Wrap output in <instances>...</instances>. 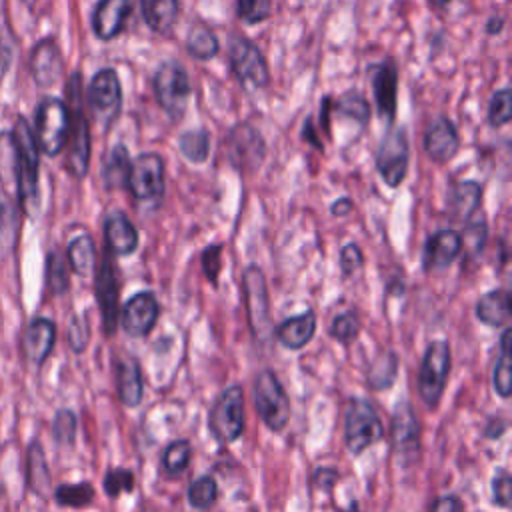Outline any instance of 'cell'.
Segmentation results:
<instances>
[{
	"label": "cell",
	"mask_w": 512,
	"mask_h": 512,
	"mask_svg": "<svg viewBox=\"0 0 512 512\" xmlns=\"http://www.w3.org/2000/svg\"><path fill=\"white\" fill-rule=\"evenodd\" d=\"M68 114H70V130H68V158L66 168L74 178H84L90 164V126L82 106V76L74 72L68 80Z\"/></svg>",
	"instance_id": "1"
},
{
	"label": "cell",
	"mask_w": 512,
	"mask_h": 512,
	"mask_svg": "<svg viewBox=\"0 0 512 512\" xmlns=\"http://www.w3.org/2000/svg\"><path fill=\"white\" fill-rule=\"evenodd\" d=\"M14 146L18 158V198L24 212L32 214V208L38 204V166H40V148L36 144L34 132L28 126L26 118L18 116L14 130Z\"/></svg>",
	"instance_id": "2"
},
{
	"label": "cell",
	"mask_w": 512,
	"mask_h": 512,
	"mask_svg": "<svg viewBox=\"0 0 512 512\" xmlns=\"http://www.w3.org/2000/svg\"><path fill=\"white\" fill-rule=\"evenodd\" d=\"M70 130V114L60 98H44L36 108L34 138L46 156H56L64 150Z\"/></svg>",
	"instance_id": "3"
},
{
	"label": "cell",
	"mask_w": 512,
	"mask_h": 512,
	"mask_svg": "<svg viewBox=\"0 0 512 512\" xmlns=\"http://www.w3.org/2000/svg\"><path fill=\"white\" fill-rule=\"evenodd\" d=\"M242 292H244V304H246L252 334L260 344H264L272 336V318H270V298H268L266 278L256 264H250L244 268Z\"/></svg>",
	"instance_id": "4"
},
{
	"label": "cell",
	"mask_w": 512,
	"mask_h": 512,
	"mask_svg": "<svg viewBox=\"0 0 512 512\" xmlns=\"http://www.w3.org/2000/svg\"><path fill=\"white\" fill-rule=\"evenodd\" d=\"M382 436H384V428L374 406L364 398H352L346 408V422H344L346 448L352 452V456L362 454L366 448L382 440Z\"/></svg>",
	"instance_id": "5"
},
{
	"label": "cell",
	"mask_w": 512,
	"mask_h": 512,
	"mask_svg": "<svg viewBox=\"0 0 512 512\" xmlns=\"http://www.w3.org/2000/svg\"><path fill=\"white\" fill-rule=\"evenodd\" d=\"M254 406L262 422L272 430L280 432L286 428L290 418L288 396L272 370H262L254 380Z\"/></svg>",
	"instance_id": "6"
},
{
	"label": "cell",
	"mask_w": 512,
	"mask_h": 512,
	"mask_svg": "<svg viewBox=\"0 0 512 512\" xmlns=\"http://www.w3.org/2000/svg\"><path fill=\"white\" fill-rule=\"evenodd\" d=\"M450 372V346L446 340H436L426 348L418 372V392L428 408H436L446 388Z\"/></svg>",
	"instance_id": "7"
},
{
	"label": "cell",
	"mask_w": 512,
	"mask_h": 512,
	"mask_svg": "<svg viewBox=\"0 0 512 512\" xmlns=\"http://www.w3.org/2000/svg\"><path fill=\"white\" fill-rule=\"evenodd\" d=\"M154 92L160 108L172 120H178L184 114L190 96L186 68L178 62H164L154 74Z\"/></svg>",
	"instance_id": "8"
},
{
	"label": "cell",
	"mask_w": 512,
	"mask_h": 512,
	"mask_svg": "<svg viewBox=\"0 0 512 512\" xmlns=\"http://www.w3.org/2000/svg\"><path fill=\"white\" fill-rule=\"evenodd\" d=\"M210 432L220 442H234L244 430V392L242 386L226 388L208 416Z\"/></svg>",
	"instance_id": "9"
},
{
	"label": "cell",
	"mask_w": 512,
	"mask_h": 512,
	"mask_svg": "<svg viewBox=\"0 0 512 512\" xmlns=\"http://www.w3.org/2000/svg\"><path fill=\"white\" fill-rule=\"evenodd\" d=\"M88 104L102 126H110L116 120L122 106V86L116 70L102 68L92 76L88 86Z\"/></svg>",
	"instance_id": "10"
},
{
	"label": "cell",
	"mask_w": 512,
	"mask_h": 512,
	"mask_svg": "<svg viewBox=\"0 0 512 512\" xmlns=\"http://www.w3.org/2000/svg\"><path fill=\"white\" fill-rule=\"evenodd\" d=\"M230 66L236 78L248 88H264L270 80L266 60L258 46L248 38L236 36L230 42Z\"/></svg>",
	"instance_id": "11"
},
{
	"label": "cell",
	"mask_w": 512,
	"mask_h": 512,
	"mask_svg": "<svg viewBox=\"0 0 512 512\" xmlns=\"http://www.w3.org/2000/svg\"><path fill=\"white\" fill-rule=\"evenodd\" d=\"M126 188L136 200H158L164 192V160L154 152L140 154L130 162Z\"/></svg>",
	"instance_id": "12"
},
{
	"label": "cell",
	"mask_w": 512,
	"mask_h": 512,
	"mask_svg": "<svg viewBox=\"0 0 512 512\" xmlns=\"http://www.w3.org/2000/svg\"><path fill=\"white\" fill-rule=\"evenodd\" d=\"M376 168L390 188H398L408 172V138L404 128H392L376 152Z\"/></svg>",
	"instance_id": "13"
},
{
	"label": "cell",
	"mask_w": 512,
	"mask_h": 512,
	"mask_svg": "<svg viewBox=\"0 0 512 512\" xmlns=\"http://www.w3.org/2000/svg\"><path fill=\"white\" fill-rule=\"evenodd\" d=\"M392 448L402 466H410L420 454L418 420L406 400L398 402L392 416Z\"/></svg>",
	"instance_id": "14"
},
{
	"label": "cell",
	"mask_w": 512,
	"mask_h": 512,
	"mask_svg": "<svg viewBox=\"0 0 512 512\" xmlns=\"http://www.w3.org/2000/svg\"><path fill=\"white\" fill-rule=\"evenodd\" d=\"M158 316H160V306L156 296L152 292H138L124 304L120 320L128 336L142 338L150 334V330L158 322Z\"/></svg>",
	"instance_id": "15"
},
{
	"label": "cell",
	"mask_w": 512,
	"mask_h": 512,
	"mask_svg": "<svg viewBox=\"0 0 512 512\" xmlns=\"http://www.w3.org/2000/svg\"><path fill=\"white\" fill-rule=\"evenodd\" d=\"M96 296L102 312L104 330L106 334H112L116 330V318H118V282H116V272L108 254L104 256V262L96 272Z\"/></svg>",
	"instance_id": "16"
},
{
	"label": "cell",
	"mask_w": 512,
	"mask_h": 512,
	"mask_svg": "<svg viewBox=\"0 0 512 512\" xmlns=\"http://www.w3.org/2000/svg\"><path fill=\"white\" fill-rule=\"evenodd\" d=\"M460 148V138H458V132L452 124L450 118L446 116H438L426 130V136H424V150L426 154L442 164V162H448Z\"/></svg>",
	"instance_id": "17"
},
{
	"label": "cell",
	"mask_w": 512,
	"mask_h": 512,
	"mask_svg": "<svg viewBox=\"0 0 512 512\" xmlns=\"http://www.w3.org/2000/svg\"><path fill=\"white\" fill-rule=\"evenodd\" d=\"M30 72L38 86H52L62 74V56L58 44L52 38L40 40L30 54Z\"/></svg>",
	"instance_id": "18"
},
{
	"label": "cell",
	"mask_w": 512,
	"mask_h": 512,
	"mask_svg": "<svg viewBox=\"0 0 512 512\" xmlns=\"http://www.w3.org/2000/svg\"><path fill=\"white\" fill-rule=\"evenodd\" d=\"M228 150L232 162L238 166H258L264 156V140L260 132L248 124H238L228 136Z\"/></svg>",
	"instance_id": "19"
},
{
	"label": "cell",
	"mask_w": 512,
	"mask_h": 512,
	"mask_svg": "<svg viewBox=\"0 0 512 512\" xmlns=\"http://www.w3.org/2000/svg\"><path fill=\"white\" fill-rule=\"evenodd\" d=\"M130 14V0H100L92 12V30L100 40L116 38Z\"/></svg>",
	"instance_id": "20"
},
{
	"label": "cell",
	"mask_w": 512,
	"mask_h": 512,
	"mask_svg": "<svg viewBox=\"0 0 512 512\" xmlns=\"http://www.w3.org/2000/svg\"><path fill=\"white\" fill-rule=\"evenodd\" d=\"M462 252V236L454 230H438L424 244V268H446Z\"/></svg>",
	"instance_id": "21"
},
{
	"label": "cell",
	"mask_w": 512,
	"mask_h": 512,
	"mask_svg": "<svg viewBox=\"0 0 512 512\" xmlns=\"http://www.w3.org/2000/svg\"><path fill=\"white\" fill-rule=\"evenodd\" d=\"M104 238L108 252L128 256L138 248V230L124 212H112L104 220Z\"/></svg>",
	"instance_id": "22"
},
{
	"label": "cell",
	"mask_w": 512,
	"mask_h": 512,
	"mask_svg": "<svg viewBox=\"0 0 512 512\" xmlns=\"http://www.w3.org/2000/svg\"><path fill=\"white\" fill-rule=\"evenodd\" d=\"M54 340H56V326L52 320L48 318L32 320L22 338L24 356L34 364H42L46 356L52 352Z\"/></svg>",
	"instance_id": "23"
},
{
	"label": "cell",
	"mask_w": 512,
	"mask_h": 512,
	"mask_svg": "<svg viewBox=\"0 0 512 512\" xmlns=\"http://www.w3.org/2000/svg\"><path fill=\"white\" fill-rule=\"evenodd\" d=\"M374 100L380 116L392 120L396 112V92H398V70L392 62H382L372 72Z\"/></svg>",
	"instance_id": "24"
},
{
	"label": "cell",
	"mask_w": 512,
	"mask_h": 512,
	"mask_svg": "<svg viewBox=\"0 0 512 512\" xmlns=\"http://www.w3.org/2000/svg\"><path fill=\"white\" fill-rule=\"evenodd\" d=\"M116 386L118 398L124 406L136 408L144 396V384L140 366L134 358H122L116 362Z\"/></svg>",
	"instance_id": "25"
},
{
	"label": "cell",
	"mask_w": 512,
	"mask_h": 512,
	"mask_svg": "<svg viewBox=\"0 0 512 512\" xmlns=\"http://www.w3.org/2000/svg\"><path fill=\"white\" fill-rule=\"evenodd\" d=\"M314 332H316V314L312 310H306L304 314L284 320L278 326L276 336L282 342V346H286L288 350H300L312 340Z\"/></svg>",
	"instance_id": "26"
},
{
	"label": "cell",
	"mask_w": 512,
	"mask_h": 512,
	"mask_svg": "<svg viewBox=\"0 0 512 512\" xmlns=\"http://www.w3.org/2000/svg\"><path fill=\"white\" fill-rule=\"evenodd\" d=\"M476 318L490 326L502 328L510 322V296L506 290H490L476 304Z\"/></svg>",
	"instance_id": "27"
},
{
	"label": "cell",
	"mask_w": 512,
	"mask_h": 512,
	"mask_svg": "<svg viewBox=\"0 0 512 512\" xmlns=\"http://www.w3.org/2000/svg\"><path fill=\"white\" fill-rule=\"evenodd\" d=\"M68 266L72 268L74 274L88 278L94 274L96 270V246L90 234H80L76 238L70 240L68 250Z\"/></svg>",
	"instance_id": "28"
},
{
	"label": "cell",
	"mask_w": 512,
	"mask_h": 512,
	"mask_svg": "<svg viewBox=\"0 0 512 512\" xmlns=\"http://www.w3.org/2000/svg\"><path fill=\"white\" fill-rule=\"evenodd\" d=\"M142 16L152 32L166 34L178 18V0H140Z\"/></svg>",
	"instance_id": "29"
},
{
	"label": "cell",
	"mask_w": 512,
	"mask_h": 512,
	"mask_svg": "<svg viewBox=\"0 0 512 512\" xmlns=\"http://www.w3.org/2000/svg\"><path fill=\"white\" fill-rule=\"evenodd\" d=\"M480 198H482V188L478 182H460L454 186L452 196H450V212L458 220H470L478 208H480Z\"/></svg>",
	"instance_id": "30"
},
{
	"label": "cell",
	"mask_w": 512,
	"mask_h": 512,
	"mask_svg": "<svg viewBox=\"0 0 512 512\" xmlns=\"http://www.w3.org/2000/svg\"><path fill=\"white\" fill-rule=\"evenodd\" d=\"M510 334L512 330L504 326L502 338H500V356L496 360L494 372H492V386L498 392V396L508 398L512 392V370H510Z\"/></svg>",
	"instance_id": "31"
},
{
	"label": "cell",
	"mask_w": 512,
	"mask_h": 512,
	"mask_svg": "<svg viewBox=\"0 0 512 512\" xmlns=\"http://www.w3.org/2000/svg\"><path fill=\"white\" fill-rule=\"evenodd\" d=\"M398 374V358L392 350H386L382 356H378L372 366L368 368V384L372 390H388Z\"/></svg>",
	"instance_id": "32"
},
{
	"label": "cell",
	"mask_w": 512,
	"mask_h": 512,
	"mask_svg": "<svg viewBox=\"0 0 512 512\" xmlns=\"http://www.w3.org/2000/svg\"><path fill=\"white\" fill-rule=\"evenodd\" d=\"M0 182L6 188L18 190V158L12 130L0 132Z\"/></svg>",
	"instance_id": "33"
},
{
	"label": "cell",
	"mask_w": 512,
	"mask_h": 512,
	"mask_svg": "<svg viewBox=\"0 0 512 512\" xmlns=\"http://www.w3.org/2000/svg\"><path fill=\"white\" fill-rule=\"evenodd\" d=\"M128 170H130V156L126 146L118 144L112 148L106 164H104V184L106 188H120L126 186L128 180Z\"/></svg>",
	"instance_id": "34"
},
{
	"label": "cell",
	"mask_w": 512,
	"mask_h": 512,
	"mask_svg": "<svg viewBox=\"0 0 512 512\" xmlns=\"http://www.w3.org/2000/svg\"><path fill=\"white\" fill-rule=\"evenodd\" d=\"M186 48H188L192 58H196V60H210V58H214L218 54L220 46H218L216 34L208 26L196 24L190 30V34H188Z\"/></svg>",
	"instance_id": "35"
},
{
	"label": "cell",
	"mask_w": 512,
	"mask_h": 512,
	"mask_svg": "<svg viewBox=\"0 0 512 512\" xmlns=\"http://www.w3.org/2000/svg\"><path fill=\"white\" fill-rule=\"evenodd\" d=\"M178 146H180V152L190 160V162H204L210 154V134L208 130L204 128H198V130H190V132H184L178 140Z\"/></svg>",
	"instance_id": "36"
},
{
	"label": "cell",
	"mask_w": 512,
	"mask_h": 512,
	"mask_svg": "<svg viewBox=\"0 0 512 512\" xmlns=\"http://www.w3.org/2000/svg\"><path fill=\"white\" fill-rule=\"evenodd\" d=\"M28 484L38 494H42L50 484L48 466H46V460H44L42 446L38 442H32L30 448H28Z\"/></svg>",
	"instance_id": "37"
},
{
	"label": "cell",
	"mask_w": 512,
	"mask_h": 512,
	"mask_svg": "<svg viewBox=\"0 0 512 512\" xmlns=\"http://www.w3.org/2000/svg\"><path fill=\"white\" fill-rule=\"evenodd\" d=\"M54 498L60 506L68 508H82L88 506L94 500V488L90 482H78V484H60L54 492Z\"/></svg>",
	"instance_id": "38"
},
{
	"label": "cell",
	"mask_w": 512,
	"mask_h": 512,
	"mask_svg": "<svg viewBox=\"0 0 512 512\" xmlns=\"http://www.w3.org/2000/svg\"><path fill=\"white\" fill-rule=\"evenodd\" d=\"M218 498V486L212 476L196 478L188 488V502L198 510L210 508Z\"/></svg>",
	"instance_id": "39"
},
{
	"label": "cell",
	"mask_w": 512,
	"mask_h": 512,
	"mask_svg": "<svg viewBox=\"0 0 512 512\" xmlns=\"http://www.w3.org/2000/svg\"><path fill=\"white\" fill-rule=\"evenodd\" d=\"M192 458V446L188 440H174L172 444H168V448L164 450L162 456V464L166 468V472L170 474H180L182 470L188 468Z\"/></svg>",
	"instance_id": "40"
},
{
	"label": "cell",
	"mask_w": 512,
	"mask_h": 512,
	"mask_svg": "<svg viewBox=\"0 0 512 512\" xmlns=\"http://www.w3.org/2000/svg\"><path fill=\"white\" fill-rule=\"evenodd\" d=\"M46 282L54 296H60L68 290V268L64 262V256L58 252H50L48 264H46Z\"/></svg>",
	"instance_id": "41"
},
{
	"label": "cell",
	"mask_w": 512,
	"mask_h": 512,
	"mask_svg": "<svg viewBox=\"0 0 512 512\" xmlns=\"http://www.w3.org/2000/svg\"><path fill=\"white\" fill-rule=\"evenodd\" d=\"M512 116V94L508 88L494 92L490 106H488V122L494 128H500L510 122Z\"/></svg>",
	"instance_id": "42"
},
{
	"label": "cell",
	"mask_w": 512,
	"mask_h": 512,
	"mask_svg": "<svg viewBox=\"0 0 512 512\" xmlns=\"http://www.w3.org/2000/svg\"><path fill=\"white\" fill-rule=\"evenodd\" d=\"M236 14L246 24L264 22L272 14V0H236Z\"/></svg>",
	"instance_id": "43"
},
{
	"label": "cell",
	"mask_w": 512,
	"mask_h": 512,
	"mask_svg": "<svg viewBox=\"0 0 512 512\" xmlns=\"http://www.w3.org/2000/svg\"><path fill=\"white\" fill-rule=\"evenodd\" d=\"M52 432H54V440L58 444H64V446L74 444V438H76V414L72 410H68V408L58 410L56 416H54Z\"/></svg>",
	"instance_id": "44"
},
{
	"label": "cell",
	"mask_w": 512,
	"mask_h": 512,
	"mask_svg": "<svg viewBox=\"0 0 512 512\" xmlns=\"http://www.w3.org/2000/svg\"><path fill=\"white\" fill-rule=\"evenodd\" d=\"M360 332V320L354 312H344V314H338L334 320H332V326H330V336L336 338L338 342L346 344L350 340H354Z\"/></svg>",
	"instance_id": "45"
},
{
	"label": "cell",
	"mask_w": 512,
	"mask_h": 512,
	"mask_svg": "<svg viewBox=\"0 0 512 512\" xmlns=\"http://www.w3.org/2000/svg\"><path fill=\"white\" fill-rule=\"evenodd\" d=\"M336 108L344 114V116H350L354 120H358L360 124H366L368 118H370V108H368V102L358 94V92H348L344 94Z\"/></svg>",
	"instance_id": "46"
},
{
	"label": "cell",
	"mask_w": 512,
	"mask_h": 512,
	"mask_svg": "<svg viewBox=\"0 0 512 512\" xmlns=\"http://www.w3.org/2000/svg\"><path fill=\"white\" fill-rule=\"evenodd\" d=\"M132 488H134V474L126 468H114L104 476V492L110 498H116L122 492H132Z\"/></svg>",
	"instance_id": "47"
},
{
	"label": "cell",
	"mask_w": 512,
	"mask_h": 512,
	"mask_svg": "<svg viewBox=\"0 0 512 512\" xmlns=\"http://www.w3.org/2000/svg\"><path fill=\"white\" fill-rule=\"evenodd\" d=\"M492 502L500 508H508L510 506V498H512V480L510 474L506 470H498V474L492 478Z\"/></svg>",
	"instance_id": "48"
},
{
	"label": "cell",
	"mask_w": 512,
	"mask_h": 512,
	"mask_svg": "<svg viewBox=\"0 0 512 512\" xmlns=\"http://www.w3.org/2000/svg\"><path fill=\"white\" fill-rule=\"evenodd\" d=\"M220 258H222V246H218V244H214L202 252V268H204L206 278L212 284H216V278L220 272Z\"/></svg>",
	"instance_id": "49"
},
{
	"label": "cell",
	"mask_w": 512,
	"mask_h": 512,
	"mask_svg": "<svg viewBox=\"0 0 512 512\" xmlns=\"http://www.w3.org/2000/svg\"><path fill=\"white\" fill-rule=\"evenodd\" d=\"M88 336H90V332H88L86 324H82L80 318L74 316L70 320V326H68V344H70V348L74 352H82L88 344Z\"/></svg>",
	"instance_id": "50"
},
{
	"label": "cell",
	"mask_w": 512,
	"mask_h": 512,
	"mask_svg": "<svg viewBox=\"0 0 512 512\" xmlns=\"http://www.w3.org/2000/svg\"><path fill=\"white\" fill-rule=\"evenodd\" d=\"M362 266V252L356 244H346L340 252V268L344 276H350Z\"/></svg>",
	"instance_id": "51"
},
{
	"label": "cell",
	"mask_w": 512,
	"mask_h": 512,
	"mask_svg": "<svg viewBox=\"0 0 512 512\" xmlns=\"http://www.w3.org/2000/svg\"><path fill=\"white\" fill-rule=\"evenodd\" d=\"M430 512H464V510H462L460 500H458L456 496L448 494V496L436 498L434 504H432V508H430Z\"/></svg>",
	"instance_id": "52"
},
{
	"label": "cell",
	"mask_w": 512,
	"mask_h": 512,
	"mask_svg": "<svg viewBox=\"0 0 512 512\" xmlns=\"http://www.w3.org/2000/svg\"><path fill=\"white\" fill-rule=\"evenodd\" d=\"M336 480H338V470L334 468H318L314 474V482L322 490H332Z\"/></svg>",
	"instance_id": "53"
},
{
	"label": "cell",
	"mask_w": 512,
	"mask_h": 512,
	"mask_svg": "<svg viewBox=\"0 0 512 512\" xmlns=\"http://www.w3.org/2000/svg\"><path fill=\"white\" fill-rule=\"evenodd\" d=\"M352 210V200L350 198H340L332 204V214L334 216H346Z\"/></svg>",
	"instance_id": "54"
},
{
	"label": "cell",
	"mask_w": 512,
	"mask_h": 512,
	"mask_svg": "<svg viewBox=\"0 0 512 512\" xmlns=\"http://www.w3.org/2000/svg\"><path fill=\"white\" fill-rule=\"evenodd\" d=\"M454 0H428V4L434 8V10H446Z\"/></svg>",
	"instance_id": "55"
},
{
	"label": "cell",
	"mask_w": 512,
	"mask_h": 512,
	"mask_svg": "<svg viewBox=\"0 0 512 512\" xmlns=\"http://www.w3.org/2000/svg\"><path fill=\"white\" fill-rule=\"evenodd\" d=\"M500 28H502V18H492L490 24H488V32L490 34H498Z\"/></svg>",
	"instance_id": "56"
}]
</instances>
